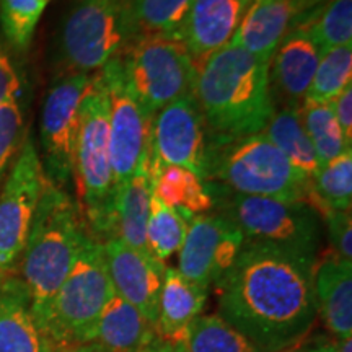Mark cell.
I'll use <instances>...</instances> for the list:
<instances>
[{
	"instance_id": "cell-4",
	"label": "cell",
	"mask_w": 352,
	"mask_h": 352,
	"mask_svg": "<svg viewBox=\"0 0 352 352\" xmlns=\"http://www.w3.org/2000/svg\"><path fill=\"white\" fill-rule=\"evenodd\" d=\"M204 182L236 195L307 204L311 192L310 179L290 165L263 131L222 142L209 140Z\"/></svg>"
},
{
	"instance_id": "cell-17",
	"label": "cell",
	"mask_w": 352,
	"mask_h": 352,
	"mask_svg": "<svg viewBox=\"0 0 352 352\" xmlns=\"http://www.w3.org/2000/svg\"><path fill=\"white\" fill-rule=\"evenodd\" d=\"M253 0H192L183 30V44L201 65L230 44Z\"/></svg>"
},
{
	"instance_id": "cell-21",
	"label": "cell",
	"mask_w": 352,
	"mask_h": 352,
	"mask_svg": "<svg viewBox=\"0 0 352 352\" xmlns=\"http://www.w3.org/2000/svg\"><path fill=\"white\" fill-rule=\"evenodd\" d=\"M316 315L334 340L352 338V263L331 253L315 264Z\"/></svg>"
},
{
	"instance_id": "cell-38",
	"label": "cell",
	"mask_w": 352,
	"mask_h": 352,
	"mask_svg": "<svg viewBox=\"0 0 352 352\" xmlns=\"http://www.w3.org/2000/svg\"><path fill=\"white\" fill-rule=\"evenodd\" d=\"M305 352H340L336 344V340L327 336H316L310 342H303Z\"/></svg>"
},
{
	"instance_id": "cell-19",
	"label": "cell",
	"mask_w": 352,
	"mask_h": 352,
	"mask_svg": "<svg viewBox=\"0 0 352 352\" xmlns=\"http://www.w3.org/2000/svg\"><path fill=\"white\" fill-rule=\"evenodd\" d=\"M0 352H52L34 320L28 292L15 274L0 280Z\"/></svg>"
},
{
	"instance_id": "cell-30",
	"label": "cell",
	"mask_w": 352,
	"mask_h": 352,
	"mask_svg": "<svg viewBox=\"0 0 352 352\" xmlns=\"http://www.w3.org/2000/svg\"><path fill=\"white\" fill-rule=\"evenodd\" d=\"M188 219L178 210L166 206L155 195L151 199L147 226H145V246L151 256L165 263L182 248L188 230Z\"/></svg>"
},
{
	"instance_id": "cell-40",
	"label": "cell",
	"mask_w": 352,
	"mask_h": 352,
	"mask_svg": "<svg viewBox=\"0 0 352 352\" xmlns=\"http://www.w3.org/2000/svg\"><path fill=\"white\" fill-rule=\"evenodd\" d=\"M54 352H108V351H104L103 347L95 344V342H88V344L65 347V349H59V351H54Z\"/></svg>"
},
{
	"instance_id": "cell-37",
	"label": "cell",
	"mask_w": 352,
	"mask_h": 352,
	"mask_svg": "<svg viewBox=\"0 0 352 352\" xmlns=\"http://www.w3.org/2000/svg\"><path fill=\"white\" fill-rule=\"evenodd\" d=\"M331 107L341 127L344 140L352 145V85L346 87L340 95L331 101Z\"/></svg>"
},
{
	"instance_id": "cell-42",
	"label": "cell",
	"mask_w": 352,
	"mask_h": 352,
	"mask_svg": "<svg viewBox=\"0 0 352 352\" xmlns=\"http://www.w3.org/2000/svg\"><path fill=\"white\" fill-rule=\"evenodd\" d=\"M2 277H3V276H0V280H2Z\"/></svg>"
},
{
	"instance_id": "cell-26",
	"label": "cell",
	"mask_w": 352,
	"mask_h": 352,
	"mask_svg": "<svg viewBox=\"0 0 352 352\" xmlns=\"http://www.w3.org/2000/svg\"><path fill=\"white\" fill-rule=\"evenodd\" d=\"M152 184L153 195L188 220L214 208V197L208 183L182 166L162 168L152 179Z\"/></svg>"
},
{
	"instance_id": "cell-35",
	"label": "cell",
	"mask_w": 352,
	"mask_h": 352,
	"mask_svg": "<svg viewBox=\"0 0 352 352\" xmlns=\"http://www.w3.org/2000/svg\"><path fill=\"white\" fill-rule=\"evenodd\" d=\"M328 228L333 254L342 261L352 263V219L351 210L324 209L321 212Z\"/></svg>"
},
{
	"instance_id": "cell-14",
	"label": "cell",
	"mask_w": 352,
	"mask_h": 352,
	"mask_svg": "<svg viewBox=\"0 0 352 352\" xmlns=\"http://www.w3.org/2000/svg\"><path fill=\"white\" fill-rule=\"evenodd\" d=\"M243 245V233L226 215H192L178 252L176 270L195 284L210 289L227 274Z\"/></svg>"
},
{
	"instance_id": "cell-8",
	"label": "cell",
	"mask_w": 352,
	"mask_h": 352,
	"mask_svg": "<svg viewBox=\"0 0 352 352\" xmlns=\"http://www.w3.org/2000/svg\"><path fill=\"white\" fill-rule=\"evenodd\" d=\"M214 204H219V214L240 228L246 241L283 246L316 256L321 236L320 215L307 202L245 196L223 189Z\"/></svg>"
},
{
	"instance_id": "cell-6",
	"label": "cell",
	"mask_w": 352,
	"mask_h": 352,
	"mask_svg": "<svg viewBox=\"0 0 352 352\" xmlns=\"http://www.w3.org/2000/svg\"><path fill=\"white\" fill-rule=\"evenodd\" d=\"M113 296L103 243L87 233L41 323L52 352L94 341L96 321Z\"/></svg>"
},
{
	"instance_id": "cell-27",
	"label": "cell",
	"mask_w": 352,
	"mask_h": 352,
	"mask_svg": "<svg viewBox=\"0 0 352 352\" xmlns=\"http://www.w3.org/2000/svg\"><path fill=\"white\" fill-rule=\"evenodd\" d=\"M308 204L318 215L324 209L351 210L352 204V148L321 166L311 179Z\"/></svg>"
},
{
	"instance_id": "cell-13",
	"label": "cell",
	"mask_w": 352,
	"mask_h": 352,
	"mask_svg": "<svg viewBox=\"0 0 352 352\" xmlns=\"http://www.w3.org/2000/svg\"><path fill=\"white\" fill-rule=\"evenodd\" d=\"M208 129L195 94L166 104L153 114L147 168L153 179L165 166H182L206 176Z\"/></svg>"
},
{
	"instance_id": "cell-1",
	"label": "cell",
	"mask_w": 352,
	"mask_h": 352,
	"mask_svg": "<svg viewBox=\"0 0 352 352\" xmlns=\"http://www.w3.org/2000/svg\"><path fill=\"white\" fill-rule=\"evenodd\" d=\"M315 256L246 241L215 284L219 315L263 352L300 344L316 320Z\"/></svg>"
},
{
	"instance_id": "cell-5",
	"label": "cell",
	"mask_w": 352,
	"mask_h": 352,
	"mask_svg": "<svg viewBox=\"0 0 352 352\" xmlns=\"http://www.w3.org/2000/svg\"><path fill=\"white\" fill-rule=\"evenodd\" d=\"M108 95L100 74L91 76L80 104V124L74 162L80 210L96 240L114 236V178L109 152Z\"/></svg>"
},
{
	"instance_id": "cell-39",
	"label": "cell",
	"mask_w": 352,
	"mask_h": 352,
	"mask_svg": "<svg viewBox=\"0 0 352 352\" xmlns=\"http://www.w3.org/2000/svg\"><path fill=\"white\" fill-rule=\"evenodd\" d=\"M147 352H186V349H184L183 344H178V342L157 340Z\"/></svg>"
},
{
	"instance_id": "cell-7",
	"label": "cell",
	"mask_w": 352,
	"mask_h": 352,
	"mask_svg": "<svg viewBox=\"0 0 352 352\" xmlns=\"http://www.w3.org/2000/svg\"><path fill=\"white\" fill-rule=\"evenodd\" d=\"M131 43L126 0H74L56 34V63L64 76H91Z\"/></svg>"
},
{
	"instance_id": "cell-22",
	"label": "cell",
	"mask_w": 352,
	"mask_h": 352,
	"mask_svg": "<svg viewBox=\"0 0 352 352\" xmlns=\"http://www.w3.org/2000/svg\"><path fill=\"white\" fill-rule=\"evenodd\" d=\"M157 340L151 321L114 294L96 321L91 342L108 352H147Z\"/></svg>"
},
{
	"instance_id": "cell-28",
	"label": "cell",
	"mask_w": 352,
	"mask_h": 352,
	"mask_svg": "<svg viewBox=\"0 0 352 352\" xmlns=\"http://www.w3.org/2000/svg\"><path fill=\"white\" fill-rule=\"evenodd\" d=\"M298 114H300L308 139L315 148L320 168L331 162L333 158L349 151L351 145L344 140L331 103H316L311 100H303L298 104Z\"/></svg>"
},
{
	"instance_id": "cell-25",
	"label": "cell",
	"mask_w": 352,
	"mask_h": 352,
	"mask_svg": "<svg viewBox=\"0 0 352 352\" xmlns=\"http://www.w3.org/2000/svg\"><path fill=\"white\" fill-rule=\"evenodd\" d=\"M263 132L298 173L310 182L315 178L320 171V162L302 124L298 107L276 108Z\"/></svg>"
},
{
	"instance_id": "cell-32",
	"label": "cell",
	"mask_w": 352,
	"mask_h": 352,
	"mask_svg": "<svg viewBox=\"0 0 352 352\" xmlns=\"http://www.w3.org/2000/svg\"><path fill=\"white\" fill-rule=\"evenodd\" d=\"M349 85H352V44L323 52L303 100L331 103Z\"/></svg>"
},
{
	"instance_id": "cell-33",
	"label": "cell",
	"mask_w": 352,
	"mask_h": 352,
	"mask_svg": "<svg viewBox=\"0 0 352 352\" xmlns=\"http://www.w3.org/2000/svg\"><path fill=\"white\" fill-rule=\"evenodd\" d=\"M52 0H0V30L13 50L26 51Z\"/></svg>"
},
{
	"instance_id": "cell-16",
	"label": "cell",
	"mask_w": 352,
	"mask_h": 352,
	"mask_svg": "<svg viewBox=\"0 0 352 352\" xmlns=\"http://www.w3.org/2000/svg\"><path fill=\"white\" fill-rule=\"evenodd\" d=\"M324 0H253L230 41L270 63L280 41Z\"/></svg>"
},
{
	"instance_id": "cell-23",
	"label": "cell",
	"mask_w": 352,
	"mask_h": 352,
	"mask_svg": "<svg viewBox=\"0 0 352 352\" xmlns=\"http://www.w3.org/2000/svg\"><path fill=\"white\" fill-rule=\"evenodd\" d=\"M152 195L153 184L145 157L144 164L131 176L129 182L118 189L114 197V236L142 252H147L145 226L151 212Z\"/></svg>"
},
{
	"instance_id": "cell-34",
	"label": "cell",
	"mask_w": 352,
	"mask_h": 352,
	"mask_svg": "<svg viewBox=\"0 0 352 352\" xmlns=\"http://www.w3.org/2000/svg\"><path fill=\"white\" fill-rule=\"evenodd\" d=\"M25 109L20 98L0 104V188L26 138Z\"/></svg>"
},
{
	"instance_id": "cell-31",
	"label": "cell",
	"mask_w": 352,
	"mask_h": 352,
	"mask_svg": "<svg viewBox=\"0 0 352 352\" xmlns=\"http://www.w3.org/2000/svg\"><path fill=\"white\" fill-rule=\"evenodd\" d=\"M327 52L352 44V0H324L300 25Z\"/></svg>"
},
{
	"instance_id": "cell-36",
	"label": "cell",
	"mask_w": 352,
	"mask_h": 352,
	"mask_svg": "<svg viewBox=\"0 0 352 352\" xmlns=\"http://www.w3.org/2000/svg\"><path fill=\"white\" fill-rule=\"evenodd\" d=\"M21 76L7 44L0 38V104L20 98Z\"/></svg>"
},
{
	"instance_id": "cell-9",
	"label": "cell",
	"mask_w": 352,
	"mask_h": 352,
	"mask_svg": "<svg viewBox=\"0 0 352 352\" xmlns=\"http://www.w3.org/2000/svg\"><path fill=\"white\" fill-rule=\"evenodd\" d=\"M120 59L127 87L151 116L171 101L195 94L197 64L182 41L139 39Z\"/></svg>"
},
{
	"instance_id": "cell-3",
	"label": "cell",
	"mask_w": 352,
	"mask_h": 352,
	"mask_svg": "<svg viewBox=\"0 0 352 352\" xmlns=\"http://www.w3.org/2000/svg\"><path fill=\"white\" fill-rule=\"evenodd\" d=\"M90 233L80 206L46 178L32 230L15 276L23 283L41 328L52 298L69 274L83 239Z\"/></svg>"
},
{
	"instance_id": "cell-20",
	"label": "cell",
	"mask_w": 352,
	"mask_h": 352,
	"mask_svg": "<svg viewBox=\"0 0 352 352\" xmlns=\"http://www.w3.org/2000/svg\"><path fill=\"white\" fill-rule=\"evenodd\" d=\"M208 296L209 289L186 279L176 267H165L155 321L158 340L183 344L191 324L202 315Z\"/></svg>"
},
{
	"instance_id": "cell-11",
	"label": "cell",
	"mask_w": 352,
	"mask_h": 352,
	"mask_svg": "<svg viewBox=\"0 0 352 352\" xmlns=\"http://www.w3.org/2000/svg\"><path fill=\"white\" fill-rule=\"evenodd\" d=\"M91 76H63L47 90L39 120V142L44 176L57 188L74 182V162L80 124V104Z\"/></svg>"
},
{
	"instance_id": "cell-24",
	"label": "cell",
	"mask_w": 352,
	"mask_h": 352,
	"mask_svg": "<svg viewBox=\"0 0 352 352\" xmlns=\"http://www.w3.org/2000/svg\"><path fill=\"white\" fill-rule=\"evenodd\" d=\"M191 3L192 0H126L132 43L147 38L182 41Z\"/></svg>"
},
{
	"instance_id": "cell-12",
	"label": "cell",
	"mask_w": 352,
	"mask_h": 352,
	"mask_svg": "<svg viewBox=\"0 0 352 352\" xmlns=\"http://www.w3.org/2000/svg\"><path fill=\"white\" fill-rule=\"evenodd\" d=\"M98 74L108 95L109 152L114 191L118 192L147 157L153 116L145 111L127 87L120 57L109 60Z\"/></svg>"
},
{
	"instance_id": "cell-2",
	"label": "cell",
	"mask_w": 352,
	"mask_h": 352,
	"mask_svg": "<svg viewBox=\"0 0 352 352\" xmlns=\"http://www.w3.org/2000/svg\"><path fill=\"white\" fill-rule=\"evenodd\" d=\"M195 96L214 142L261 132L276 111L270 63L232 44L197 65Z\"/></svg>"
},
{
	"instance_id": "cell-41",
	"label": "cell",
	"mask_w": 352,
	"mask_h": 352,
	"mask_svg": "<svg viewBox=\"0 0 352 352\" xmlns=\"http://www.w3.org/2000/svg\"><path fill=\"white\" fill-rule=\"evenodd\" d=\"M277 352H305V349H303V342H300V344L290 346V347H287V349L277 351Z\"/></svg>"
},
{
	"instance_id": "cell-29",
	"label": "cell",
	"mask_w": 352,
	"mask_h": 352,
	"mask_svg": "<svg viewBox=\"0 0 352 352\" xmlns=\"http://www.w3.org/2000/svg\"><path fill=\"white\" fill-rule=\"evenodd\" d=\"M183 346L186 352H263L219 314L196 318Z\"/></svg>"
},
{
	"instance_id": "cell-18",
	"label": "cell",
	"mask_w": 352,
	"mask_h": 352,
	"mask_svg": "<svg viewBox=\"0 0 352 352\" xmlns=\"http://www.w3.org/2000/svg\"><path fill=\"white\" fill-rule=\"evenodd\" d=\"M323 51L307 30L297 26L280 41L270 60L271 94L280 95L284 107H298L305 98Z\"/></svg>"
},
{
	"instance_id": "cell-15",
	"label": "cell",
	"mask_w": 352,
	"mask_h": 352,
	"mask_svg": "<svg viewBox=\"0 0 352 352\" xmlns=\"http://www.w3.org/2000/svg\"><path fill=\"white\" fill-rule=\"evenodd\" d=\"M103 253L114 294L134 305L155 327L165 276L164 263L116 236L103 241Z\"/></svg>"
},
{
	"instance_id": "cell-10",
	"label": "cell",
	"mask_w": 352,
	"mask_h": 352,
	"mask_svg": "<svg viewBox=\"0 0 352 352\" xmlns=\"http://www.w3.org/2000/svg\"><path fill=\"white\" fill-rule=\"evenodd\" d=\"M46 182L34 140L26 135L0 188V276L15 274Z\"/></svg>"
}]
</instances>
